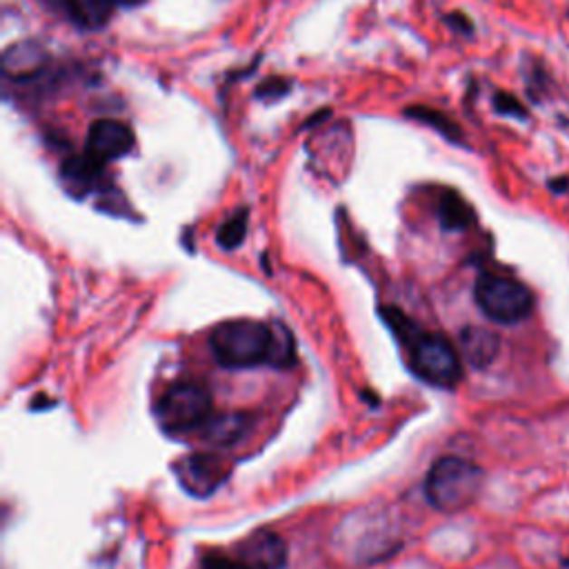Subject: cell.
I'll return each mask as SVG.
<instances>
[{
    "instance_id": "cell-1",
    "label": "cell",
    "mask_w": 569,
    "mask_h": 569,
    "mask_svg": "<svg viewBox=\"0 0 569 569\" xmlns=\"http://www.w3.org/2000/svg\"><path fill=\"white\" fill-rule=\"evenodd\" d=\"M209 347L218 365L245 367L274 365L289 367L294 361V338L281 323H261L238 318L220 323L209 336Z\"/></svg>"
},
{
    "instance_id": "cell-2",
    "label": "cell",
    "mask_w": 569,
    "mask_h": 569,
    "mask_svg": "<svg viewBox=\"0 0 569 569\" xmlns=\"http://www.w3.org/2000/svg\"><path fill=\"white\" fill-rule=\"evenodd\" d=\"M485 472L460 456H443L431 465L425 478V497L440 512H463L478 498Z\"/></svg>"
},
{
    "instance_id": "cell-3",
    "label": "cell",
    "mask_w": 569,
    "mask_h": 569,
    "mask_svg": "<svg viewBox=\"0 0 569 569\" xmlns=\"http://www.w3.org/2000/svg\"><path fill=\"white\" fill-rule=\"evenodd\" d=\"M474 298L480 312L498 325H516L532 316L534 294L521 281L498 274H480L474 284Z\"/></svg>"
},
{
    "instance_id": "cell-4",
    "label": "cell",
    "mask_w": 569,
    "mask_h": 569,
    "mask_svg": "<svg viewBox=\"0 0 569 569\" xmlns=\"http://www.w3.org/2000/svg\"><path fill=\"white\" fill-rule=\"evenodd\" d=\"M156 416L167 434H188L212 419V394L200 382H174L159 399Z\"/></svg>"
},
{
    "instance_id": "cell-5",
    "label": "cell",
    "mask_w": 569,
    "mask_h": 569,
    "mask_svg": "<svg viewBox=\"0 0 569 569\" xmlns=\"http://www.w3.org/2000/svg\"><path fill=\"white\" fill-rule=\"evenodd\" d=\"M410 362L414 374L434 387L454 390L463 379V356L439 333H411Z\"/></svg>"
},
{
    "instance_id": "cell-6",
    "label": "cell",
    "mask_w": 569,
    "mask_h": 569,
    "mask_svg": "<svg viewBox=\"0 0 569 569\" xmlns=\"http://www.w3.org/2000/svg\"><path fill=\"white\" fill-rule=\"evenodd\" d=\"M176 478L191 497L205 498L229 478V465L218 454L200 451V454H191L176 465Z\"/></svg>"
},
{
    "instance_id": "cell-7",
    "label": "cell",
    "mask_w": 569,
    "mask_h": 569,
    "mask_svg": "<svg viewBox=\"0 0 569 569\" xmlns=\"http://www.w3.org/2000/svg\"><path fill=\"white\" fill-rule=\"evenodd\" d=\"M136 147V134L127 122L116 119H98L87 130L85 151L102 163H111L131 154Z\"/></svg>"
},
{
    "instance_id": "cell-8",
    "label": "cell",
    "mask_w": 569,
    "mask_h": 569,
    "mask_svg": "<svg viewBox=\"0 0 569 569\" xmlns=\"http://www.w3.org/2000/svg\"><path fill=\"white\" fill-rule=\"evenodd\" d=\"M47 63V49L36 41H21L5 49L3 53L5 76L16 82H32L34 78L45 72Z\"/></svg>"
},
{
    "instance_id": "cell-9",
    "label": "cell",
    "mask_w": 569,
    "mask_h": 569,
    "mask_svg": "<svg viewBox=\"0 0 569 569\" xmlns=\"http://www.w3.org/2000/svg\"><path fill=\"white\" fill-rule=\"evenodd\" d=\"M238 558L252 569H283L287 565V543L278 534L261 529L240 545Z\"/></svg>"
},
{
    "instance_id": "cell-10",
    "label": "cell",
    "mask_w": 569,
    "mask_h": 569,
    "mask_svg": "<svg viewBox=\"0 0 569 569\" xmlns=\"http://www.w3.org/2000/svg\"><path fill=\"white\" fill-rule=\"evenodd\" d=\"M105 167L107 163L98 160L90 151L82 154H72L63 160L61 165V178L70 185L73 191H94L105 180Z\"/></svg>"
},
{
    "instance_id": "cell-11",
    "label": "cell",
    "mask_w": 569,
    "mask_h": 569,
    "mask_svg": "<svg viewBox=\"0 0 569 569\" xmlns=\"http://www.w3.org/2000/svg\"><path fill=\"white\" fill-rule=\"evenodd\" d=\"M500 352V336L485 327H468L460 333V356L474 370H485L497 361Z\"/></svg>"
},
{
    "instance_id": "cell-12",
    "label": "cell",
    "mask_w": 569,
    "mask_h": 569,
    "mask_svg": "<svg viewBox=\"0 0 569 569\" xmlns=\"http://www.w3.org/2000/svg\"><path fill=\"white\" fill-rule=\"evenodd\" d=\"M249 427H252V416L234 411V414L212 416L203 425V434L205 440H209L216 448H232L247 436Z\"/></svg>"
},
{
    "instance_id": "cell-13",
    "label": "cell",
    "mask_w": 569,
    "mask_h": 569,
    "mask_svg": "<svg viewBox=\"0 0 569 569\" xmlns=\"http://www.w3.org/2000/svg\"><path fill=\"white\" fill-rule=\"evenodd\" d=\"M439 223L445 232H465L476 223L474 207L458 194V191H443L439 198Z\"/></svg>"
},
{
    "instance_id": "cell-14",
    "label": "cell",
    "mask_w": 569,
    "mask_h": 569,
    "mask_svg": "<svg viewBox=\"0 0 569 569\" xmlns=\"http://www.w3.org/2000/svg\"><path fill=\"white\" fill-rule=\"evenodd\" d=\"M67 18L81 29H101L114 14L111 0H61Z\"/></svg>"
},
{
    "instance_id": "cell-15",
    "label": "cell",
    "mask_w": 569,
    "mask_h": 569,
    "mask_svg": "<svg viewBox=\"0 0 569 569\" xmlns=\"http://www.w3.org/2000/svg\"><path fill=\"white\" fill-rule=\"evenodd\" d=\"M405 116L407 119L420 122V125L429 127L436 134L443 136L445 140H449L451 145H460L465 140L463 130L451 116L445 114V111L436 110V107H427V105H410L405 107Z\"/></svg>"
},
{
    "instance_id": "cell-16",
    "label": "cell",
    "mask_w": 569,
    "mask_h": 569,
    "mask_svg": "<svg viewBox=\"0 0 569 569\" xmlns=\"http://www.w3.org/2000/svg\"><path fill=\"white\" fill-rule=\"evenodd\" d=\"M247 220H249V209L240 207L229 216L227 220H223L216 232V243L223 249H236L243 245L245 236H247Z\"/></svg>"
},
{
    "instance_id": "cell-17",
    "label": "cell",
    "mask_w": 569,
    "mask_h": 569,
    "mask_svg": "<svg viewBox=\"0 0 569 569\" xmlns=\"http://www.w3.org/2000/svg\"><path fill=\"white\" fill-rule=\"evenodd\" d=\"M525 85H527V94L534 102H541L543 98L549 96V92L554 90V81L549 76L538 58H527V67H525Z\"/></svg>"
},
{
    "instance_id": "cell-18",
    "label": "cell",
    "mask_w": 569,
    "mask_h": 569,
    "mask_svg": "<svg viewBox=\"0 0 569 569\" xmlns=\"http://www.w3.org/2000/svg\"><path fill=\"white\" fill-rule=\"evenodd\" d=\"M492 110L498 116H507V119L529 121V110L525 107V102L514 94H507V92H494Z\"/></svg>"
},
{
    "instance_id": "cell-19",
    "label": "cell",
    "mask_w": 569,
    "mask_h": 569,
    "mask_svg": "<svg viewBox=\"0 0 569 569\" xmlns=\"http://www.w3.org/2000/svg\"><path fill=\"white\" fill-rule=\"evenodd\" d=\"M292 85H294L292 78L269 76L267 81H263L261 85L254 90V98H258V101H265V102H274V101H278V98L287 96L289 92H292Z\"/></svg>"
},
{
    "instance_id": "cell-20",
    "label": "cell",
    "mask_w": 569,
    "mask_h": 569,
    "mask_svg": "<svg viewBox=\"0 0 569 569\" xmlns=\"http://www.w3.org/2000/svg\"><path fill=\"white\" fill-rule=\"evenodd\" d=\"M203 569H252L243 558H229L220 552H209L203 558Z\"/></svg>"
},
{
    "instance_id": "cell-21",
    "label": "cell",
    "mask_w": 569,
    "mask_h": 569,
    "mask_svg": "<svg viewBox=\"0 0 569 569\" xmlns=\"http://www.w3.org/2000/svg\"><path fill=\"white\" fill-rule=\"evenodd\" d=\"M443 23L448 24V27L454 34H460V36H472V34L476 32L472 18H469L465 12H449V14H445Z\"/></svg>"
},
{
    "instance_id": "cell-22",
    "label": "cell",
    "mask_w": 569,
    "mask_h": 569,
    "mask_svg": "<svg viewBox=\"0 0 569 569\" xmlns=\"http://www.w3.org/2000/svg\"><path fill=\"white\" fill-rule=\"evenodd\" d=\"M547 188L552 194L561 196V194H567L569 191V176H554V178H549Z\"/></svg>"
},
{
    "instance_id": "cell-23",
    "label": "cell",
    "mask_w": 569,
    "mask_h": 569,
    "mask_svg": "<svg viewBox=\"0 0 569 569\" xmlns=\"http://www.w3.org/2000/svg\"><path fill=\"white\" fill-rule=\"evenodd\" d=\"M332 116V110H323V111H316V114H312L309 119L303 122V130H309V127H316L321 125V122H325L327 119Z\"/></svg>"
},
{
    "instance_id": "cell-24",
    "label": "cell",
    "mask_w": 569,
    "mask_h": 569,
    "mask_svg": "<svg viewBox=\"0 0 569 569\" xmlns=\"http://www.w3.org/2000/svg\"><path fill=\"white\" fill-rule=\"evenodd\" d=\"M111 3H114V7H139L147 0H111Z\"/></svg>"
}]
</instances>
